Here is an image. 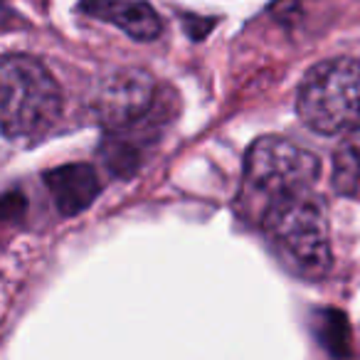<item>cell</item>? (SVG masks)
<instances>
[{
    "label": "cell",
    "instance_id": "cell-6",
    "mask_svg": "<svg viewBox=\"0 0 360 360\" xmlns=\"http://www.w3.org/2000/svg\"><path fill=\"white\" fill-rule=\"evenodd\" d=\"M79 11L139 42H153L163 32V20L148 0H82Z\"/></svg>",
    "mask_w": 360,
    "mask_h": 360
},
{
    "label": "cell",
    "instance_id": "cell-4",
    "mask_svg": "<svg viewBox=\"0 0 360 360\" xmlns=\"http://www.w3.org/2000/svg\"><path fill=\"white\" fill-rule=\"evenodd\" d=\"M296 109L316 134L340 136L360 129V62L335 57L316 65L301 82Z\"/></svg>",
    "mask_w": 360,
    "mask_h": 360
},
{
    "label": "cell",
    "instance_id": "cell-5",
    "mask_svg": "<svg viewBox=\"0 0 360 360\" xmlns=\"http://www.w3.org/2000/svg\"><path fill=\"white\" fill-rule=\"evenodd\" d=\"M163 101L158 84L146 70H116L99 82L91 101L94 119L106 129V134L124 131L141 121L150 119Z\"/></svg>",
    "mask_w": 360,
    "mask_h": 360
},
{
    "label": "cell",
    "instance_id": "cell-1",
    "mask_svg": "<svg viewBox=\"0 0 360 360\" xmlns=\"http://www.w3.org/2000/svg\"><path fill=\"white\" fill-rule=\"evenodd\" d=\"M62 114V89L30 55H0V131L13 141L47 134Z\"/></svg>",
    "mask_w": 360,
    "mask_h": 360
},
{
    "label": "cell",
    "instance_id": "cell-2",
    "mask_svg": "<svg viewBox=\"0 0 360 360\" xmlns=\"http://www.w3.org/2000/svg\"><path fill=\"white\" fill-rule=\"evenodd\" d=\"M257 222L281 259L301 276L319 279L330 269L328 217L323 200L314 191L271 202Z\"/></svg>",
    "mask_w": 360,
    "mask_h": 360
},
{
    "label": "cell",
    "instance_id": "cell-7",
    "mask_svg": "<svg viewBox=\"0 0 360 360\" xmlns=\"http://www.w3.org/2000/svg\"><path fill=\"white\" fill-rule=\"evenodd\" d=\"M47 191L55 207L65 217L84 212L99 195V178L96 170L86 163H67L45 173Z\"/></svg>",
    "mask_w": 360,
    "mask_h": 360
},
{
    "label": "cell",
    "instance_id": "cell-8",
    "mask_svg": "<svg viewBox=\"0 0 360 360\" xmlns=\"http://www.w3.org/2000/svg\"><path fill=\"white\" fill-rule=\"evenodd\" d=\"M18 18L20 15H15V11H13L11 6H8L6 0H0V32H6V30H13V27L18 25Z\"/></svg>",
    "mask_w": 360,
    "mask_h": 360
},
{
    "label": "cell",
    "instance_id": "cell-3",
    "mask_svg": "<svg viewBox=\"0 0 360 360\" xmlns=\"http://www.w3.org/2000/svg\"><path fill=\"white\" fill-rule=\"evenodd\" d=\"M321 163L311 150L279 136H264L250 146L245 158L242 207L255 217L281 198L314 191Z\"/></svg>",
    "mask_w": 360,
    "mask_h": 360
}]
</instances>
